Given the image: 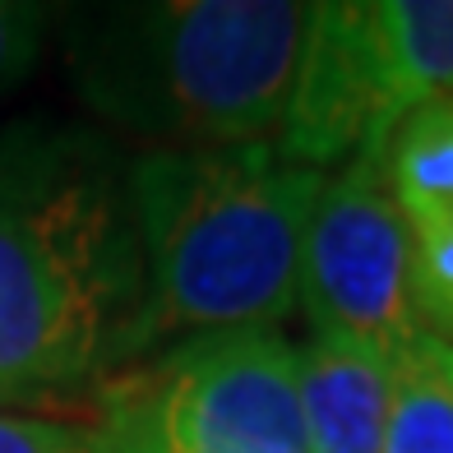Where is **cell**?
Masks as SVG:
<instances>
[{"instance_id": "cell-1", "label": "cell", "mask_w": 453, "mask_h": 453, "mask_svg": "<svg viewBox=\"0 0 453 453\" xmlns=\"http://www.w3.org/2000/svg\"><path fill=\"white\" fill-rule=\"evenodd\" d=\"M143 352L130 162L107 139L0 130V398L56 394Z\"/></svg>"}, {"instance_id": "cell-2", "label": "cell", "mask_w": 453, "mask_h": 453, "mask_svg": "<svg viewBox=\"0 0 453 453\" xmlns=\"http://www.w3.org/2000/svg\"><path fill=\"white\" fill-rule=\"evenodd\" d=\"M328 172L273 143L153 149L130 162L143 352L176 334L273 328L301 301V245Z\"/></svg>"}, {"instance_id": "cell-3", "label": "cell", "mask_w": 453, "mask_h": 453, "mask_svg": "<svg viewBox=\"0 0 453 453\" xmlns=\"http://www.w3.org/2000/svg\"><path fill=\"white\" fill-rule=\"evenodd\" d=\"M315 5L130 0L65 14V65L111 126L162 149H245L282 130Z\"/></svg>"}, {"instance_id": "cell-4", "label": "cell", "mask_w": 453, "mask_h": 453, "mask_svg": "<svg viewBox=\"0 0 453 453\" xmlns=\"http://www.w3.org/2000/svg\"><path fill=\"white\" fill-rule=\"evenodd\" d=\"M102 453H305L296 347L273 328L199 334L102 394Z\"/></svg>"}, {"instance_id": "cell-5", "label": "cell", "mask_w": 453, "mask_h": 453, "mask_svg": "<svg viewBox=\"0 0 453 453\" xmlns=\"http://www.w3.org/2000/svg\"><path fill=\"white\" fill-rule=\"evenodd\" d=\"M301 301L315 334L403 357L426 334L411 296L407 222L384 176V153H357L324 180L301 245Z\"/></svg>"}, {"instance_id": "cell-6", "label": "cell", "mask_w": 453, "mask_h": 453, "mask_svg": "<svg viewBox=\"0 0 453 453\" xmlns=\"http://www.w3.org/2000/svg\"><path fill=\"white\" fill-rule=\"evenodd\" d=\"M394 139L388 79L375 33V0H324L311 14L296 84L273 149L296 167H334L384 153Z\"/></svg>"}, {"instance_id": "cell-7", "label": "cell", "mask_w": 453, "mask_h": 453, "mask_svg": "<svg viewBox=\"0 0 453 453\" xmlns=\"http://www.w3.org/2000/svg\"><path fill=\"white\" fill-rule=\"evenodd\" d=\"M305 453H384L394 361L361 342L315 334L296 352Z\"/></svg>"}, {"instance_id": "cell-8", "label": "cell", "mask_w": 453, "mask_h": 453, "mask_svg": "<svg viewBox=\"0 0 453 453\" xmlns=\"http://www.w3.org/2000/svg\"><path fill=\"white\" fill-rule=\"evenodd\" d=\"M394 130L411 111L453 97V0H375Z\"/></svg>"}, {"instance_id": "cell-9", "label": "cell", "mask_w": 453, "mask_h": 453, "mask_svg": "<svg viewBox=\"0 0 453 453\" xmlns=\"http://www.w3.org/2000/svg\"><path fill=\"white\" fill-rule=\"evenodd\" d=\"M384 176L407 226L453 218V97L411 111L394 130Z\"/></svg>"}, {"instance_id": "cell-10", "label": "cell", "mask_w": 453, "mask_h": 453, "mask_svg": "<svg viewBox=\"0 0 453 453\" xmlns=\"http://www.w3.org/2000/svg\"><path fill=\"white\" fill-rule=\"evenodd\" d=\"M384 453H453V342L421 334L394 357Z\"/></svg>"}, {"instance_id": "cell-11", "label": "cell", "mask_w": 453, "mask_h": 453, "mask_svg": "<svg viewBox=\"0 0 453 453\" xmlns=\"http://www.w3.org/2000/svg\"><path fill=\"white\" fill-rule=\"evenodd\" d=\"M411 250V296L426 334L453 342V218L407 226Z\"/></svg>"}, {"instance_id": "cell-12", "label": "cell", "mask_w": 453, "mask_h": 453, "mask_svg": "<svg viewBox=\"0 0 453 453\" xmlns=\"http://www.w3.org/2000/svg\"><path fill=\"white\" fill-rule=\"evenodd\" d=\"M51 28V10L33 0H0V97L19 88L42 56V37Z\"/></svg>"}, {"instance_id": "cell-13", "label": "cell", "mask_w": 453, "mask_h": 453, "mask_svg": "<svg viewBox=\"0 0 453 453\" xmlns=\"http://www.w3.org/2000/svg\"><path fill=\"white\" fill-rule=\"evenodd\" d=\"M0 453H102L93 430H70L33 417H0Z\"/></svg>"}]
</instances>
